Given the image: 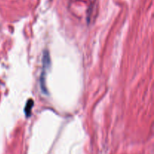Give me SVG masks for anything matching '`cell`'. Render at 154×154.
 <instances>
[{
	"mask_svg": "<svg viewBox=\"0 0 154 154\" xmlns=\"http://www.w3.org/2000/svg\"><path fill=\"white\" fill-rule=\"evenodd\" d=\"M33 105H34V102L32 99H29L28 102H26V105L25 107V114L26 117H29L30 114H31L32 108Z\"/></svg>",
	"mask_w": 154,
	"mask_h": 154,
	"instance_id": "1",
	"label": "cell"
}]
</instances>
